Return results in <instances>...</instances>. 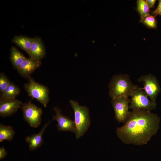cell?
<instances>
[{
	"mask_svg": "<svg viewBox=\"0 0 161 161\" xmlns=\"http://www.w3.org/2000/svg\"><path fill=\"white\" fill-rule=\"evenodd\" d=\"M160 119L157 114L145 110H132L122 126L116 132L123 143L141 145L146 144L157 132Z\"/></svg>",
	"mask_w": 161,
	"mask_h": 161,
	"instance_id": "obj_1",
	"label": "cell"
},
{
	"mask_svg": "<svg viewBox=\"0 0 161 161\" xmlns=\"http://www.w3.org/2000/svg\"><path fill=\"white\" fill-rule=\"evenodd\" d=\"M137 87L132 84L127 74L115 75L109 84V95L112 99L121 96L129 97Z\"/></svg>",
	"mask_w": 161,
	"mask_h": 161,
	"instance_id": "obj_2",
	"label": "cell"
},
{
	"mask_svg": "<svg viewBox=\"0 0 161 161\" xmlns=\"http://www.w3.org/2000/svg\"><path fill=\"white\" fill-rule=\"evenodd\" d=\"M69 102L74 112L75 133L76 138L78 139L83 135L90 126L89 109L86 106H80L74 100H71Z\"/></svg>",
	"mask_w": 161,
	"mask_h": 161,
	"instance_id": "obj_3",
	"label": "cell"
},
{
	"mask_svg": "<svg viewBox=\"0 0 161 161\" xmlns=\"http://www.w3.org/2000/svg\"><path fill=\"white\" fill-rule=\"evenodd\" d=\"M130 96L131 99L129 108L132 110H143L151 112L156 108V103L150 100L140 88L137 87Z\"/></svg>",
	"mask_w": 161,
	"mask_h": 161,
	"instance_id": "obj_4",
	"label": "cell"
},
{
	"mask_svg": "<svg viewBox=\"0 0 161 161\" xmlns=\"http://www.w3.org/2000/svg\"><path fill=\"white\" fill-rule=\"evenodd\" d=\"M28 79V82L24 84V86L29 96L36 99L46 107L49 99L48 88L31 77Z\"/></svg>",
	"mask_w": 161,
	"mask_h": 161,
	"instance_id": "obj_5",
	"label": "cell"
},
{
	"mask_svg": "<svg viewBox=\"0 0 161 161\" xmlns=\"http://www.w3.org/2000/svg\"><path fill=\"white\" fill-rule=\"evenodd\" d=\"M21 109L25 120L32 127H38L41 121L42 109L30 102L23 103Z\"/></svg>",
	"mask_w": 161,
	"mask_h": 161,
	"instance_id": "obj_6",
	"label": "cell"
},
{
	"mask_svg": "<svg viewBox=\"0 0 161 161\" xmlns=\"http://www.w3.org/2000/svg\"><path fill=\"white\" fill-rule=\"evenodd\" d=\"M130 103V100L126 96H121L112 99V105L115 118L119 122L125 123L126 121L130 112L129 111Z\"/></svg>",
	"mask_w": 161,
	"mask_h": 161,
	"instance_id": "obj_7",
	"label": "cell"
},
{
	"mask_svg": "<svg viewBox=\"0 0 161 161\" xmlns=\"http://www.w3.org/2000/svg\"><path fill=\"white\" fill-rule=\"evenodd\" d=\"M137 80L143 82L144 87L141 89L144 90L151 100L156 103L157 97L161 92L160 87L156 77L149 74L140 76Z\"/></svg>",
	"mask_w": 161,
	"mask_h": 161,
	"instance_id": "obj_8",
	"label": "cell"
},
{
	"mask_svg": "<svg viewBox=\"0 0 161 161\" xmlns=\"http://www.w3.org/2000/svg\"><path fill=\"white\" fill-rule=\"evenodd\" d=\"M54 109L55 112L52 118V120L57 122V127L59 131H70L75 133V126L74 121L70 118L63 115L61 110L55 107Z\"/></svg>",
	"mask_w": 161,
	"mask_h": 161,
	"instance_id": "obj_9",
	"label": "cell"
},
{
	"mask_svg": "<svg viewBox=\"0 0 161 161\" xmlns=\"http://www.w3.org/2000/svg\"><path fill=\"white\" fill-rule=\"evenodd\" d=\"M22 103L15 98L0 99V116L4 117L15 113L21 108Z\"/></svg>",
	"mask_w": 161,
	"mask_h": 161,
	"instance_id": "obj_10",
	"label": "cell"
},
{
	"mask_svg": "<svg viewBox=\"0 0 161 161\" xmlns=\"http://www.w3.org/2000/svg\"><path fill=\"white\" fill-rule=\"evenodd\" d=\"M41 64V61L26 58L17 70L21 76L29 79L32 73Z\"/></svg>",
	"mask_w": 161,
	"mask_h": 161,
	"instance_id": "obj_11",
	"label": "cell"
},
{
	"mask_svg": "<svg viewBox=\"0 0 161 161\" xmlns=\"http://www.w3.org/2000/svg\"><path fill=\"white\" fill-rule=\"evenodd\" d=\"M45 55V48L41 38L39 37L33 38L29 55L30 58L34 60L41 61Z\"/></svg>",
	"mask_w": 161,
	"mask_h": 161,
	"instance_id": "obj_12",
	"label": "cell"
},
{
	"mask_svg": "<svg viewBox=\"0 0 161 161\" xmlns=\"http://www.w3.org/2000/svg\"><path fill=\"white\" fill-rule=\"evenodd\" d=\"M51 122V121L46 123L38 133L28 136L25 138V141L29 144V148L30 151L35 150L42 145L44 141L43 134L46 129Z\"/></svg>",
	"mask_w": 161,
	"mask_h": 161,
	"instance_id": "obj_13",
	"label": "cell"
},
{
	"mask_svg": "<svg viewBox=\"0 0 161 161\" xmlns=\"http://www.w3.org/2000/svg\"><path fill=\"white\" fill-rule=\"evenodd\" d=\"M33 38L25 36H15L12 41L25 51L29 55Z\"/></svg>",
	"mask_w": 161,
	"mask_h": 161,
	"instance_id": "obj_14",
	"label": "cell"
},
{
	"mask_svg": "<svg viewBox=\"0 0 161 161\" xmlns=\"http://www.w3.org/2000/svg\"><path fill=\"white\" fill-rule=\"evenodd\" d=\"M26 58L16 47L12 46L10 49V59L14 67L17 69Z\"/></svg>",
	"mask_w": 161,
	"mask_h": 161,
	"instance_id": "obj_15",
	"label": "cell"
},
{
	"mask_svg": "<svg viewBox=\"0 0 161 161\" xmlns=\"http://www.w3.org/2000/svg\"><path fill=\"white\" fill-rule=\"evenodd\" d=\"M20 89L19 87L10 82L8 86L1 93L0 99L15 98L20 94Z\"/></svg>",
	"mask_w": 161,
	"mask_h": 161,
	"instance_id": "obj_16",
	"label": "cell"
},
{
	"mask_svg": "<svg viewBox=\"0 0 161 161\" xmlns=\"http://www.w3.org/2000/svg\"><path fill=\"white\" fill-rule=\"evenodd\" d=\"M15 134V132L11 126L0 124V142L4 140L11 141Z\"/></svg>",
	"mask_w": 161,
	"mask_h": 161,
	"instance_id": "obj_17",
	"label": "cell"
},
{
	"mask_svg": "<svg viewBox=\"0 0 161 161\" xmlns=\"http://www.w3.org/2000/svg\"><path fill=\"white\" fill-rule=\"evenodd\" d=\"M136 9L140 15V19H142L150 15L149 14L150 8L145 0H137V1Z\"/></svg>",
	"mask_w": 161,
	"mask_h": 161,
	"instance_id": "obj_18",
	"label": "cell"
},
{
	"mask_svg": "<svg viewBox=\"0 0 161 161\" xmlns=\"http://www.w3.org/2000/svg\"><path fill=\"white\" fill-rule=\"evenodd\" d=\"M140 21L148 28L155 29L157 27V22L155 17L152 15H149L140 19Z\"/></svg>",
	"mask_w": 161,
	"mask_h": 161,
	"instance_id": "obj_19",
	"label": "cell"
},
{
	"mask_svg": "<svg viewBox=\"0 0 161 161\" xmlns=\"http://www.w3.org/2000/svg\"><path fill=\"white\" fill-rule=\"evenodd\" d=\"M11 82L3 73L0 74V92L1 93L8 86Z\"/></svg>",
	"mask_w": 161,
	"mask_h": 161,
	"instance_id": "obj_20",
	"label": "cell"
},
{
	"mask_svg": "<svg viewBox=\"0 0 161 161\" xmlns=\"http://www.w3.org/2000/svg\"><path fill=\"white\" fill-rule=\"evenodd\" d=\"M158 2L157 7L151 13L152 15L154 17L158 15L161 16V0H158Z\"/></svg>",
	"mask_w": 161,
	"mask_h": 161,
	"instance_id": "obj_21",
	"label": "cell"
},
{
	"mask_svg": "<svg viewBox=\"0 0 161 161\" xmlns=\"http://www.w3.org/2000/svg\"><path fill=\"white\" fill-rule=\"evenodd\" d=\"M7 152L4 147L0 148V160H2L7 155Z\"/></svg>",
	"mask_w": 161,
	"mask_h": 161,
	"instance_id": "obj_22",
	"label": "cell"
},
{
	"mask_svg": "<svg viewBox=\"0 0 161 161\" xmlns=\"http://www.w3.org/2000/svg\"><path fill=\"white\" fill-rule=\"evenodd\" d=\"M150 9L154 7L156 0H145Z\"/></svg>",
	"mask_w": 161,
	"mask_h": 161,
	"instance_id": "obj_23",
	"label": "cell"
}]
</instances>
